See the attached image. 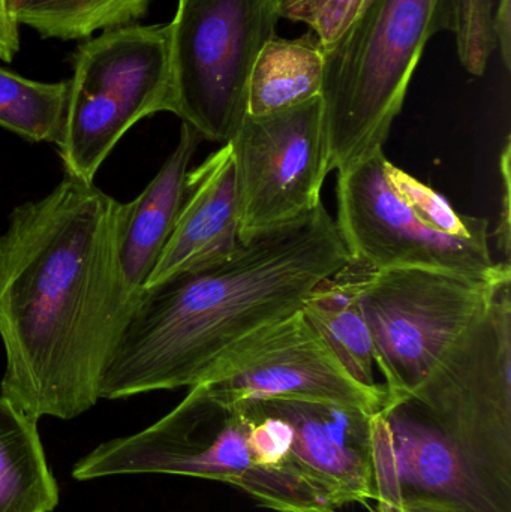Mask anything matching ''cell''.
<instances>
[{"mask_svg": "<svg viewBox=\"0 0 511 512\" xmlns=\"http://www.w3.org/2000/svg\"><path fill=\"white\" fill-rule=\"evenodd\" d=\"M251 417V429L248 433V447L254 465L263 468H275L290 460L294 442V430L291 424L279 415L272 414L260 405L246 406Z\"/></svg>", "mask_w": 511, "mask_h": 512, "instance_id": "25", "label": "cell"}, {"mask_svg": "<svg viewBox=\"0 0 511 512\" xmlns=\"http://www.w3.org/2000/svg\"><path fill=\"white\" fill-rule=\"evenodd\" d=\"M378 153L338 174L336 230L351 262L366 270L446 271L471 279H511V265L492 258L489 237L449 236L432 230L386 179Z\"/></svg>", "mask_w": 511, "mask_h": 512, "instance_id": "8", "label": "cell"}, {"mask_svg": "<svg viewBox=\"0 0 511 512\" xmlns=\"http://www.w3.org/2000/svg\"><path fill=\"white\" fill-rule=\"evenodd\" d=\"M410 399L511 508V280Z\"/></svg>", "mask_w": 511, "mask_h": 512, "instance_id": "5", "label": "cell"}, {"mask_svg": "<svg viewBox=\"0 0 511 512\" xmlns=\"http://www.w3.org/2000/svg\"><path fill=\"white\" fill-rule=\"evenodd\" d=\"M59 487L45 459L38 420L0 394V512H53Z\"/></svg>", "mask_w": 511, "mask_h": 512, "instance_id": "16", "label": "cell"}, {"mask_svg": "<svg viewBox=\"0 0 511 512\" xmlns=\"http://www.w3.org/2000/svg\"><path fill=\"white\" fill-rule=\"evenodd\" d=\"M279 0H179L170 21L171 113L225 144L246 116L249 78L276 35Z\"/></svg>", "mask_w": 511, "mask_h": 512, "instance_id": "7", "label": "cell"}, {"mask_svg": "<svg viewBox=\"0 0 511 512\" xmlns=\"http://www.w3.org/2000/svg\"><path fill=\"white\" fill-rule=\"evenodd\" d=\"M27 2H29V0H6V3H8L9 11H11V14L14 15V18L17 17L18 12L21 11V8H23Z\"/></svg>", "mask_w": 511, "mask_h": 512, "instance_id": "31", "label": "cell"}, {"mask_svg": "<svg viewBox=\"0 0 511 512\" xmlns=\"http://www.w3.org/2000/svg\"><path fill=\"white\" fill-rule=\"evenodd\" d=\"M447 29L456 36L459 60L470 74H485L495 50L494 0H446Z\"/></svg>", "mask_w": 511, "mask_h": 512, "instance_id": "23", "label": "cell"}, {"mask_svg": "<svg viewBox=\"0 0 511 512\" xmlns=\"http://www.w3.org/2000/svg\"><path fill=\"white\" fill-rule=\"evenodd\" d=\"M375 512H405L404 505H390L384 502H377V511Z\"/></svg>", "mask_w": 511, "mask_h": 512, "instance_id": "32", "label": "cell"}, {"mask_svg": "<svg viewBox=\"0 0 511 512\" xmlns=\"http://www.w3.org/2000/svg\"><path fill=\"white\" fill-rule=\"evenodd\" d=\"M171 113L170 24L105 30L78 45L59 155L65 174L95 182L126 132Z\"/></svg>", "mask_w": 511, "mask_h": 512, "instance_id": "6", "label": "cell"}, {"mask_svg": "<svg viewBox=\"0 0 511 512\" xmlns=\"http://www.w3.org/2000/svg\"><path fill=\"white\" fill-rule=\"evenodd\" d=\"M117 203L65 174L9 215L0 234V394L29 417L72 420L99 381L132 303L117 265Z\"/></svg>", "mask_w": 511, "mask_h": 512, "instance_id": "1", "label": "cell"}, {"mask_svg": "<svg viewBox=\"0 0 511 512\" xmlns=\"http://www.w3.org/2000/svg\"><path fill=\"white\" fill-rule=\"evenodd\" d=\"M251 417L192 387L170 414L126 438L104 442L75 463L77 481L116 475L164 474L230 484L254 466Z\"/></svg>", "mask_w": 511, "mask_h": 512, "instance_id": "10", "label": "cell"}, {"mask_svg": "<svg viewBox=\"0 0 511 512\" xmlns=\"http://www.w3.org/2000/svg\"><path fill=\"white\" fill-rule=\"evenodd\" d=\"M323 66V47L314 33L296 39L273 36L252 68L246 114L266 116L318 98Z\"/></svg>", "mask_w": 511, "mask_h": 512, "instance_id": "17", "label": "cell"}, {"mask_svg": "<svg viewBox=\"0 0 511 512\" xmlns=\"http://www.w3.org/2000/svg\"><path fill=\"white\" fill-rule=\"evenodd\" d=\"M261 408L294 430L290 462L332 493L341 507L375 501L371 469V415L353 406L306 400H270Z\"/></svg>", "mask_w": 511, "mask_h": 512, "instance_id": "12", "label": "cell"}, {"mask_svg": "<svg viewBox=\"0 0 511 512\" xmlns=\"http://www.w3.org/2000/svg\"><path fill=\"white\" fill-rule=\"evenodd\" d=\"M404 498L446 502L465 512H511L413 399L384 406Z\"/></svg>", "mask_w": 511, "mask_h": 512, "instance_id": "14", "label": "cell"}, {"mask_svg": "<svg viewBox=\"0 0 511 512\" xmlns=\"http://www.w3.org/2000/svg\"><path fill=\"white\" fill-rule=\"evenodd\" d=\"M240 203V243L285 227L321 201L327 173L323 102L243 117L228 141Z\"/></svg>", "mask_w": 511, "mask_h": 512, "instance_id": "9", "label": "cell"}, {"mask_svg": "<svg viewBox=\"0 0 511 512\" xmlns=\"http://www.w3.org/2000/svg\"><path fill=\"white\" fill-rule=\"evenodd\" d=\"M351 264L324 204L240 243L221 264L146 289L99 381V399L195 387Z\"/></svg>", "mask_w": 511, "mask_h": 512, "instance_id": "2", "label": "cell"}, {"mask_svg": "<svg viewBox=\"0 0 511 512\" xmlns=\"http://www.w3.org/2000/svg\"><path fill=\"white\" fill-rule=\"evenodd\" d=\"M233 486L276 512H338L342 508L332 493L290 460L275 468L254 465Z\"/></svg>", "mask_w": 511, "mask_h": 512, "instance_id": "21", "label": "cell"}, {"mask_svg": "<svg viewBox=\"0 0 511 512\" xmlns=\"http://www.w3.org/2000/svg\"><path fill=\"white\" fill-rule=\"evenodd\" d=\"M441 29L446 0H374L323 47L327 173L384 152L423 51Z\"/></svg>", "mask_w": 511, "mask_h": 512, "instance_id": "3", "label": "cell"}, {"mask_svg": "<svg viewBox=\"0 0 511 512\" xmlns=\"http://www.w3.org/2000/svg\"><path fill=\"white\" fill-rule=\"evenodd\" d=\"M405 512H465L446 502L432 499L404 498Z\"/></svg>", "mask_w": 511, "mask_h": 512, "instance_id": "30", "label": "cell"}, {"mask_svg": "<svg viewBox=\"0 0 511 512\" xmlns=\"http://www.w3.org/2000/svg\"><path fill=\"white\" fill-rule=\"evenodd\" d=\"M68 101L69 80H29L0 66V126L21 138L59 146Z\"/></svg>", "mask_w": 511, "mask_h": 512, "instance_id": "20", "label": "cell"}, {"mask_svg": "<svg viewBox=\"0 0 511 512\" xmlns=\"http://www.w3.org/2000/svg\"><path fill=\"white\" fill-rule=\"evenodd\" d=\"M374 0H279L281 18L305 23L327 47L365 12Z\"/></svg>", "mask_w": 511, "mask_h": 512, "instance_id": "24", "label": "cell"}, {"mask_svg": "<svg viewBox=\"0 0 511 512\" xmlns=\"http://www.w3.org/2000/svg\"><path fill=\"white\" fill-rule=\"evenodd\" d=\"M368 324L387 403L410 399L456 340L483 315L504 280L446 271L344 268Z\"/></svg>", "mask_w": 511, "mask_h": 512, "instance_id": "4", "label": "cell"}, {"mask_svg": "<svg viewBox=\"0 0 511 512\" xmlns=\"http://www.w3.org/2000/svg\"><path fill=\"white\" fill-rule=\"evenodd\" d=\"M302 312L359 384L380 387L374 378L371 333L344 270L321 282L306 298Z\"/></svg>", "mask_w": 511, "mask_h": 512, "instance_id": "18", "label": "cell"}, {"mask_svg": "<svg viewBox=\"0 0 511 512\" xmlns=\"http://www.w3.org/2000/svg\"><path fill=\"white\" fill-rule=\"evenodd\" d=\"M200 141L195 129L183 123L179 143L158 174L135 200L117 206L114 245L120 279L132 306L170 239L182 207L189 164Z\"/></svg>", "mask_w": 511, "mask_h": 512, "instance_id": "15", "label": "cell"}, {"mask_svg": "<svg viewBox=\"0 0 511 512\" xmlns=\"http://www.w3.org/2000/svg\"><path fill=\"white\" fill-rule=\"evenodd\" d=\"M239 227L236 170L230 144L225 143L186 176L176 224L144 291L227 261L239 249Z\"/></svg>", "mask_w": 511, "mask_h": 512, "instance_id": "13", "label": "cell"}, {"mask_svg": "<svg viewBox=\"0 0 511 512\" xmlns=\"http://www.w3.org/2000/svg\"><path fill=\"white\" fill-rule=\"evenodd\" d=\"M20 50L18 23L9 11L6 0H0V60L12 62Z\"/></svg>", "mask_w": 511, "mask_h": 512, "instance_id": "28", "label": "cell"}, {"mask_svg": "<svg viewBox=\"0 0 511 512\" xmlns=\"http://www.w3.org/2000/svg\"><path fill=\"white\" fill-rule=\"evenodd\" d=\"M384 170H386L387 182L395 189L396 194L432 230L449 234V236L470 237V239L489 237V222L486 219L459 215L443 195L438 194L411 174L405 173L404 170L393 165L389 159L386 161Z\"/></svg>", "mask_w": 511, "mask_h": 512, "instance_id": "22", "label": "cell"}, {"mask_svg": "<svg viewBox=\"0 0 511 512\" xmlns=\"http://www.w3.org/2000/svg\"><path fill=\"white\" fill-rule=\"evenodd\" d=\"M195 387L233 409L270 400H306L375 414L387 403L386 388L359 384L302 310L240 349L209 381Z\"/></svg>", "mask_w": 511, "mask_h": 512, "instance_id": "11", "label": "cell"}, {"mask_svg": "<svg viewBox=\"0 0 511 512\" xmlns=\"http://www.w3.org/2000/svg\"><path fill=\"white\" fill-rule=\"evenodd\" d=\"M371 469L375 501L390 505H404L398 460L393 445L392 429L383 409L371 415Z\"/></svg>", "mask_w": 511, "mask_h": 512, "instance_id": "26", "label": "cell"}, {"mask_svg": "<svg viewBox=\"0 0 511 512\" xmlns=\"http://www.w3.org/2000/svg\"><path fill=\"white\" fill-rule=\"evenodd\" d=\"M495 47L500 48L501 59L507 69L511 65V0H500L494 11Z\"/></svg>", "mask_w": 511, "mask_h": 512, "instance_id": "29", "label": "cell"}, {"mask_svg": "<svg viewBox=\"0 0 511 512\" xmlns=\"http://www.w3.org/2000/svg\"><path fill=\"white\" fill-rule=\"evenodd\" d=\"M153 0H29L18 12V26L41 38L74 41L93 33L137 24Z\"/></svg>", "mask_w": 511, "mask_h": 512, "instance_id": "19", "label": "cell"}, {"mask_svg": "<svg viewBox=\"0 0 511 512\" xmlns=\"http://www.w3.org/2000/svg\"><path fill=\"white\" fill-rule=\"evenodd\" d=\"M510 153V138H507L500 161L501 179H503V197H501L503 198V212L500 215V224L495 231L498 248L504 252L507 261L510 256Z\"/></svg>", "mask_w": 511, "mask_h": 512, "instance_id": "27", "label": "cell"}]
</instances>
